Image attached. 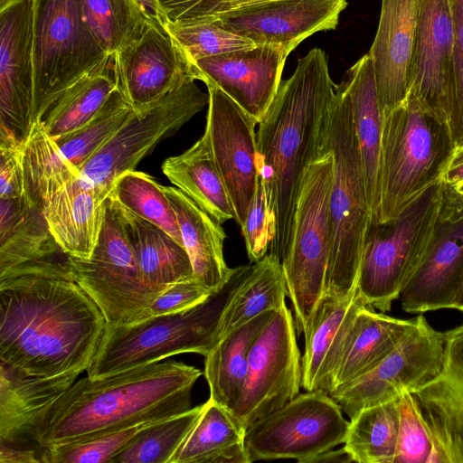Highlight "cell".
I'll use <instances>...</instances> for the list:
<instances>
[{
    "label": "cell",
    "instance_id": "cell-1",
    "mask_svg": "<svg viewBox=\"0 0 463 463\" xmlns=\"http://www.w3.org/2000/svg\"><path fill=\"white\" fill-rule=\"evenodd\" d=\"M0 362L29 375L82 373L107 322L74 281L46 276L0 280Z\"/></svg>",
    "mask_w": 463,
    "mask_h": 463
},
{
    "label": "cell",
    "instance_id": "cell-2",
    "mask_svg": "<svg viewBox=\"0 0 463 463\" xmlns=\"http://www.w3.org/2000/svg\"><path fill=\"white\" fill-rule=\"evenodd\" d=\"M326 53L312 49L280 82L258 124L260 178L273 223L270 254L280 260L288 249L296 204L307 167L326 150V131L335 93Z\"/></svg>",
    "mask_w": 463,
    "mask_h": 463
},
{
    "label": "cell",
    "instance_id": "cell-3",
    "mask_svg": "<svg viewBox=\"0 0 463 463\" xmlns=\"http://www.w3.org/2000/svg\"><path fill=\"white\" fill-rule=\"evenodd\" d=\"M201 374L182 362L160 361L81 378L53 403L31 438L42 449L174 417L192 408V389Z\"/></svg>",
    "mask_w": 463,
    "mask_h": 463
},
{
    "label": "cell",
    "instance_id": "cell-4",
    "mask_svg": "<svg viewBox=\"0 0 463 463\" xmlns=\"http://www.w3.org/2000/svg\"><path fill=\"white\" fill-rule=\"evenodd\" d=\"M326 144L334 158L329 203L331 250L326 294L345 298L357 289L363 251L373 215L350 96L344 81L335 87Z\"/></svg>",
    "mask_w": 463,
    "mask_h": 463
},
{
    "label": "cell",
    "instance_id": "cell-5",
    "mask_svg": "<svg viewBox=\"0 0 463 463\" xmlns=\"http://www.w3.org/2000/svg\"><path fill=\"white\" fill-rule=\"evenodd\" d=\"M249 268L237 267L222 288L185 310L107 326L87 376L101 378L183 353L205 356L219 341L224 308Z\"/></svg>",
    "mask_w": 463,
    "mask_h": 463
},
{
    "label": "cell",
    "instance_id": "cell-6",
    "mask_svg": "<svg viewBox=\"0 0 463 463\" xmlns=\"http://www.w3.org/2000/svg\"><path fill=\"white\" fill-rule=\"evenodd\" d=\"M455 149L449 123L410 91L403 103L383 116L380 204L373 223L393 219L439 182Z\"/></svg>",
    "mask_w": 463,
    "mask_h": 463
},
{
    "label": "cell",
    "instance_id": "cell-7",
    "mask_svg": "<svg viewBox=\"0 0 463 463\" xmlns=\"http://www.w3.org/2000/svg\"><path fill=\"white\" fill-rule=\"evenodd\" d=\"M333 171V154L326 144V150L304 173L290 243L281 260L298 335L304 333L326 294L331 250L329 203Z\"/></svg>",
    "mask_w": 463,
    "mask_h": 463
},
{
    "label": "cell",
    "instance_id": "cell-8",
    "mask_svg": "<svg viewBox=\"0 0 463 463\" xmlns=\"http://www.w3.org/2000/svg\"><path fill=\"white\" fill-rule=\"evenodd\" d=\"M441 192L439 181L393 219L371 225L357 280V291L366 305L385 313L400 298L432 237L439 215Z\"/></svg>",
    "mask_w": 463,
    "mask_h": 463
},
{
    "label": "cell",
    "instance_id": "cell-9",
    "mask_svg": "<svg viewBox=\"0 0 463 463\" xmlns=\"http://www.w3.org/2000/svg\"><path fill=\"white\" fill-rule=\"evenodd\" d=\"M109 54L90 30L80 0H33V123Z\"/></svg>",
    "mask_w": 463,
    "mask_h": 463
},
{
    "label": "cell",
    "instance_id": "cell-10",
    "mask_svg": "<svg viewBox=\"0 0 463 463\" xmlns=\"http://www.w3.org/2000/svg\"><path fill=\"white\" fill-rule=\"evenodd\" d=\"M68 264L74 282L97 304L107 326H127L149 317L160 293L146 282L116 204L109 196L91 256H68Z\"/></svg>",
    "mask_w": 463,
    "mask_h": 463
},
{
    "label": "cell",
    "instance_id": "cell-11",
    "mask_svg": "<svg viewBox=\"0 0 463 463\" xmlns=\"http://www.w3.org/2000/svg\"><path fill=\"white\" fill-rule=\"evenodd\" d=\"M195 80L189 77L158 100L133 110L120 128L79 170L80 176L109 194L120 175L135 170L156 145L208 105L209 95Z\"/></svg>",
    "mask_w": 463,
    "mask_h": 463
},
{
    "label": "cell",
    "instance_id": "cell-12",
    "mask_svg": "<svg viewBox=\"0 0 463 463\" xmlns=\"http://www.w3.org/2000/svg\"><path fill=\"white\" fill-rule=\"evenodd\" d=\"M348 422L329 393H298L252 423L246 430L244 447L250 463L288 458L308 463L318 454L345 442Z\"/></svg>",
    "mask_w": 463,
    "mask_h": 463
},
{
    "label": "cell",
    "instance_id": "cell-13",
    "mask_svg": "<svg viewBox=\"0 0 463 463\" xmlns=\"http://www.w3.org/2000/svg\"><path fill=\"white\" fill-rule=\"evenodd\" d=\"M296 335L292 312L284 305L253 342L246 383L232 411L246 430L299 393L302 366Z\"/></svg>",
    "mask_w": 463,
    "mask_h": 463
},
{
    "label": "cell",
    "instance_id": "cell-14",
    "mask_svg": "<svg viewBox=\"0 0 463 463\" xmlns=\"http://www.w3.org/2000/svg\"><path fill=\"white\" fill-rule=\"evenodd\" d=\"M404 338L374 367L329 395L352 418L361 409L413 392L439 373L444 354L443 332L422 314Z\"/></svg>",
    "mask_w": 463,
    "mask_h": 463
},
{
    "label": "cell",
    "instance_id": "cell-15",
    "mask_svg": "<svg viewBox=\"0 0 463 463\" xmlns=\"http://www.w3.org/2000/svg\"><path fill=\"white\" fill-rule=\"evenodd\" d=\"M206 86L204 134L230 194L235 222L241 227L260 181L258 123L222 90Z\"/></svg>",
    "mask_w": 463,
    "mask_h": 463
},
{
    "label": "cell",
    "instance_id": "cell-16",
    "mask_svg": "<svg viewBox=\"0 0 463 463\" xmlns=\"http://www.w3.org/2000/svg\"><path fill=\"white\" fill-rule=\"evenodd\" d=\"M345 0H243L213 16L224 29L256 45L280 44L295 49L311 34L333 30Z\"/></svg>",
    "mask_w": 463,
    "mask_h": 463
},
{
    "label": "cell",
    "instance_id": "cell-17",
    "mask_svg": "<svg viewBox=\"0 0 463 463\" xmlns=\"http://www.w3.org/2000/svg\"><path fill=\"white\" fill-rule=\"evenodd\" d=\"M33 90V0H0V127L23 139Z\"/></svg>",
    "mask_w": 463,
    "mask_h": 463
},
{
    "label": "cell",
    "instance_id": "cell-18",
    "mask_svg": "<svg viewBox=\"0 0 463 463\" xmlns=\"http://www.w3.org/2000/svg\"><path fill=\"white\" fill-rule=\"evenodd\" d=\"M119 88L134 110L158 100L200 74L166 28L153 21L116 53Z\"/></svg>",
    "mask_w": 463,
    "mask_h": 463
},
{
    "label": "cell",
    "instance_id": "cell-19",
    "mask_svg": "<svg viewBox=\"0 0 463 463\" xmlns=\"http://www.w3.org/2000/svg\"><path fill=\"white\" fill-rule=\"evenodd\" d=\"M291 47L266 43L197 60L200 80L222 90L258 124L265 117L281 82Z\"/></svg>",
    "mask_w": 463,
    "mask_h": 463
},
{
    "label": "cell",
    "instance_id": "cell-20",
    "mask_svg": "<svg viewBox=\"0 0 463 463\" xmlns=\"http://www.w3.org/2000/svg\"><path fill=\"white\" fill-rule=\"evenodd\" d=\"M53 239L43 213L27 194L0 198V280L46 276L74 281L68 257ZM65 254V253H64Z\"/></svg>",
    "mask_w": 463,
    "mask_h": 463
},
{
    "label": "cell",
    "instance_id": "cell-21",
    "mask_svg": "<svg viewBox=\"0 0 463 463\" xmlns=\"http://www.w3.org/2000/svg\"><path fill=\"white\" fill-rule=\"evenodd\" d=\"M454 43L451 0H417L410 91L426 109L448 123Z\"/></svg>",
    "mask_w": 463,
    "mask_h": 463
},
{
    "label": "cell",
    "instance_id": "cell-22",
    "mask_svg": "<svg viewBox=\"0 0 463 463\" xmlns=\"http://www.w3.org/2000/svg\"><path fill=\"white\" fill-rule=\"evenodd\" d=\"M443 335L439 373L411 393L430 431L438 463H463V324Z\"/></svg>",
    "mask_w": 463,
    "mask_h": 463
},
{
    "label": "cell",
    "instance_id": "cell-23",
    "mask_svg": "<svg viewBox=\"0 0 463 463\" xmlns=\"http://www.w3.org/2000/svg\"><path fill=\"white\" fill-rule=\"evenodd\" d=\"M417 0H382L377 32L368 52L383 116L407 99L411 87Z\"/></svg>",
    "mask_w": 463,
    "mask_h": 463
},
{
    "label": "cell",
    "instance_id": "cell-24",
    "mask_svg": "<svg viewBox=\"0 0 463 463\" xmlns=\"http://www.w3.org/2000/svg\"><path fill=\"white\" fill-rule=\"evenodd\" d=\"M463 276V217L438 219L430 243L399 299L410 314L450 308Z\"/></svg>",
    "mask_w": 463,
    "mask_h": 463
},
{
    "label": "cell",
    "instance_id": "cell-25",
    "mask_svg": "<svg viewBox=\"0 0 463 463\" xmlns=\"http://www.w3.org/2000/svg\"><path fill=\"white\" fill-rule=\"evenodd\" d=\"M366 304L356 290L345 298L325 294L303 333L302 387L329 393L331 378L358 311Z\"/></svg>",
    "mask_w": 463,
    "mask_h": 463
},
{
    "label": "cell",
    "instance_id": "cell-26",
    "mask_svg": "<svg viewBox=\"0 0 463 463\" xmlns=\"http://www.w3.org/2000/svg\"><path fill=\"white\" fill-rule=\"evenodd\" d=\"M108 196L79 175L45 203L43 213L48 228L67 256H91L101 231Z\"/></svg>",
    "mask_w": 463,
    "mask_h": 463
},
{
    "label": "cell",
    "instance_id": "cell-27",
    "mask_svg": "<svg viewBox=\"0 0 463 463\" xmlns=\"http://www.w3.org/2000/svg\"><path fill=\"white\" fill-rule=\"evenodd\" d=\"M79 375L33 376L0 362V441L19 445L25 437L31 438Z\"/></svg>",
    "mask_w": 463,
    "mask_h": 463
},
{
    "label": "cell",
    "instance_id": "cell-28",
    "mask_svg": "<svg viewBox=\"0 0 463 463\" xmlns=\"http://www.w3.org/2000/svg\"><path fill=\"white\" fill-rule=\"evenodd\" d=\"M164 191L175 213L194 277L212 291L219 290L236 270L224 260L227 235L222 224L177 187L164 186Z\"/></svg>",
    "mask_w": 463,
    "mask_h": 463
},
{
    "label": "cell",
    "instance_id": "cell-29",
    "mask_svg": "<svg viewBox=\"0 0 463 463\" xmlns=\"http://www.w3.org/2000/svg\"><path fill=\"white\" fill-rule=\"evenodd\" d=\"M345 84L351 103L365 175L368 201L375 222L380 204V159L383 114L380 106L373 61L368 53L347 71Z\"/></svg>",
    "mask_w": 463,
    "mask_h": 463
},
{
    "label": "cell",
    "instance_id": "cell-30",
    "mask_svg": "<svg viewBox=\"0 0 463 463\" xmlns=\"http://www.w3.org/2000/svg\"><path fill=\"white\" fill-rule=\"evenodd\" d=\"M374 309L365 305L356 314L334 370L329 393L374 367L414 326V318H396Z\"/></svg>",
    "mask_w": 463,
    "mask_h": 463
},
{
    "label": "cell",
    "instance_id": "cell-31",
    "mask_svg": "<svg viewBox=\"0 0 463 463\" xmlns=\"http://www.w3.org/2000/svg\"><path fill=\"white\" fill-rule=\"evenodd\" d=\"M110 198V197H109ZM146 282L161 293L194 276L184 247L166 232L113 201Z\"/></svg>",
    "mask_w": 463,
    "mask_h": 463
},
{
    "label": "cell",
    "instance_id": "cell-32",
    "mask_svg": "<svg viewBox=\"0 0 463 463\" xmlns=\"http://www.w3.org/2000/svg\"><path fill=\"white\" fill-rule=\"evenodd\" d=\"M162 171L173 184L218 222L235 220L230 194L204 133L184 153L166 158Z\"/></svg>",
    "mask_w": 463,
    "mask_h": 463
},
{
    "label": "cell",
    "instance_id": "cell-33",
    "mask_svg": "<svg viewBox=\"0 0 463 463\" xmlns=\"http://www.w3.org/2000/svg\"><path fill=\"white\" fill-rule=\"evenodd\" d=\"M274 311L264 312L220 339L205 355L210 398L232 411L244 388L249 352Z\"/></svg>",
    "mask_w": 463,
    "mask_h": 463
},
{
    "label": "cell",
    "instance_id": "cell-34",
    "mask_svg": "<svg viewBox=\"0 0 463 463\" xmlns=\"http://www.w3.org/2000/svg\"><path fill=\"white\" fill-rule=\"evenodd\" d=\"M119 78L116 53L70 86L43 118L48 134L56 138L74 131L92 119L118 89Z\"/></svg>",
    "mask_w": 463,
    "mask_h": 463
},
{
    "label": "cell",
    "instance_id": "cell-35",
    "mask_svg": "<svg viewBox=\"0 0 463 463\" xmlns=\"http://www.w3.org/2000/svg\"><path fill=\"white\" fill-rule=\"evenodd\" d=\"M288 288L281 260L267 253L250 266L229 299L220 324L219 340L255 317L286 305Z\"/></svg>",
    "mask_w": 463,
    "mask_h": 463
},
{
    "label": "cell",
    "instance_id": "cell-36",
    "mask_svg": "<svg viewBox=\"0 0 463 463\" xmlns=\"http://www.w3.org/2000/svg\"><path fill=\"white\" fill-rule=\"evenodd\" d=\"M399 397L363 408L350 418L344 448L353 462L393 463L400 424Z\"/></svg>",
    "mask_w": 463,
    "mask_h": 463
},
{
    "label": "cell",
    "instance_id": "cell-37",
    "mask_svg": "<svg viewBox=\"0 0 463 463\" xmlns=\"http://www.w3.org/2000/svg\"><path fill=\"white\" fill-rule=\"evenodd\" d=\"M26 194L42 210L45 203L80 171L61 153L43 122L33 123L24 139Z\"/></svg>",
    "mask_w": 463,
    "mask_h": 463
},
{
    "label": "cell",
    "instance_id": "cell-38",
    "mask_svg": "<svg viewBox=\"0 0 463 463\" xmlns=\"http://www.w3.org/2000/svg\"><path fill=\"white\" fill-rule=\"evenodd\" d=\"M245 432L232 411L209 398L169 463H215L225 450L244 443Z\"/></svg>",
    "mask_w": 463,
    "mask_h": 463
},
{
    "label": "cell",
    "instance_id": "cell-39",
    "mask_svg": "<svg viewBox=\"0 0 463 463\" xmlns=\"http://www.w3.org/2000/svg\"><path fill=\"white\" fill-rule=\"evenodd\" d=\"M109 197L161 228L184 246L177 218L164 186L149 175L137 170L123 173L112 184Z\"/></svg>",
    "mask_w": 463,
    "mask_h": 463
},
{
    "label": "cell",
    "instance_id": "cell-40",
    "mask_svg": "<svg viewBox=\"0 0 463 463\" xmlns=\"http://www.w3.org/2000/svg\"><path fill=\"white\" fill-rule=\"evenodd\" d=\"M203 409L201 404L143 429L109 463H169Z\"/></svg>",
    "mask_w": 463,
    "mask_h": 463
},
{
    "label": "cell",
    "instance_id": "cell-41",
    "mask_svg": "<svg viewBox=\"0 0 463 463\" xmlns=\"http://www.w3.org/2000/svg\"><path fill=\"white\" fill-rule=\"evenodd\" d=\"M133 110L118 85L92 119L54 140L62 156L80 170L120 128Z\"/></svg>",
    "mask_w": 463,
    "mask_h": 463
},
{
    "label": "cell",
    "instance_id": "cell-42",
    "mask_svg": "<svg viewBox=\"0 0 463 463\" xmlns=\"http://www.w3.org/2000/svg\"><path fill=\"white\" fill-rule=\"evenodd\" d=\"M80 3L90 30L108 53L118 52L152 21L136 0H80Z\"/></svg>",
    "mask_w": 463,
    "mask_h": 463
},
{
    "label": "cell",
    "instance_id": "cell-43",
    "mask_svg": "<svg viewBox=\"0 0 463 463\" xmlns=\"http://www.w3.org/2000/svg\"><path fill=\"white\" fill-rule=\"evenodd\" d=\"M164 26L193 65L203 58L256 45L250 40L224 29L213 16L183 23H165Z\"/></svg>",
    "mask_w": 463,
    "mask_h": 463
},
{
    "label": "cell",
    "instance_id": "cell-44",
    "mask_svg": "<svg viewBox=\"0 0 463 463\" xmlns=\"http://www.w3.org/2000/svg\"><path fill=\"white\" fill-rule=\"evenodd\" d=\"M157 421L145 420L84 441L42 449L40 458L44 463H109L138 432Z\"/></svg>",
    "mask_w": 463,
    "mask_h": 463
},
{
    "label": "cell",
    "instance_id": "cell-45",
    "mask_svg": "<svg viewBox=\"0 0 463 463\" xmlns=\"http://www.w3.org/2000/svg\"><path fill=\"white\" fill-rule=\"evenodd\" d=\"M400 424L393 463H438L430 431L410 392L399 397Z\"/></svg>",
    "mask_w": 463,
    "mask_h": 463
},
{
    "label": "cell",
    "instance_id": "cell-46",
    "mask_svg": "<svg viewBox=\"0 0 463 463\" xmlns=\"http://www.w3.org/2000/svg\"><path fill=\"white\" fill-rule=\"evenodd\" d=\"M241 229L248 258L255 263L268 253L273 237V223L268 209L266 190L260 178Z\"/></svg>",
    "mask_w": 463,
    "mask_h": 463
},
{
    "label": "cell",
    "instance_id": "cell-47",
    "mask_svg": "<svg viewBox=\"0 0 463 463\" xmlns=\"http://www.w3.org/2000/svg\"><path fill=\"white\" fill-rule=\"evenodd\" d=\"M455 43L451 72L449 126L456 147L463 145V0H451Z\"/></svg>",
    "mask_w": 463,
    "mask_h": 463
},
{
    "label": "cell",
    "instance_id": "cell-48",
    "mask_svg": "<svg viewBox=\"0 0 463 463\" xmlns=\"http://www.w3.org/2000/svg\"><path fill=\"white\" fill-rule=\"evenodd\" d=\"M25 194L24 139L0 127V198H16Z\"/></svg>",
    "mask_w": 463,
    "mask_h": 463
},
{
    "label": "cell",
    "instance_id": "cell-49",
    "mask_svg": "<svg viewBox=\"0 0 463 463\" xmlns=\"http://www.w3.org/2000/svg\"><path fill=\"white\" fill-rule=\"evenodd\" d=\"M213 292L194 276L168 286L151 306L149 317L176 313L202 302Z\"/></svg>",
    "mask_w": 463,
    "mask_h": 463
},
{
    "label": "cell",
    "instance_id": "cell-50",
    "mask_svg": "<svg viewBox=\"0 0 463 463\" xmlns=\"http://www.w3.org/2000/svg\"><path fill=\"white\" fill-rule=\"evenodd\" d=\"M243 0H156L164 24L188 22L216 16Z\"/></svg>",
    "mask_w": 463,
    "mask_h": 463
},
{
    "label": "cell",
    "instance_id": "cell-51",
    "mask_svg": "<svg viewBox=\"0 0 463 463\" xmlns=\"http://www.w3.org/2000/svg\"><path fill=\"white\" fill-rule=\"evenodd\" d=\"M463 217V184L457 188L442 185L439 218L455 221Z\"/></svg>",
    "mask_w": 463,
    "mask_h": 463
},
{
    "label": "cell",
    "instance_id": "cell-52",
    "mask_svg": "<svg viewBox=\"0 0 463 463\" xmlns=\"http://www.w3.org/2000/svg\"><path fill=\"white\" fill-rule=\"evenodd\" d=\"M36 450L0 441V463H40Z\"/></svg>",
    "mask_w": 463,
    "mask_h": 463
},
{
    "label": "cell",
    "instance_id": "cell-53",
    "mask_svg": "<svg viewBox=\"0 0 463 463\" xmlns=\"http://www.w3.org/2000/svg\"><path fill=\"white\" fill-rule=\"evenodd\" d=\"M440 182L449 188H457L463 184V145L456 147Z\"/></svg>",
    "mask_w": 463,
    "mask_h": 463
},
{
    "label": "cell",
    "instance_id": "cell-54",
    "mask_svg": "<svg viewBox=\"0 0 463 463\" xmlns=\"http://www.w3.org/2000/svg\"><path fill=\"white\" fill-rule=\"evenodd\" d=\"M324 462H342V463H347V462H353L351 457L347 453V451L345 449V448H341L339 449H328L326 451H324L312 459L309 460L308 463H324Z\"/></svg>",
    "mask_w": 463,
    "mask_h": 463
},
{
    "label": "cell",
    "instance_id": "cell-55",
    "mask_svg": "<svg viewBox=\"0 0 463 463\" xmlns=\"http://www.w3.org/2000/svg\"><path fill=\"white\" fill-rule=\"evenodd\" d=\"M141 6L146 16L157 23L164 25L163 17L159 10L156 0H136Z\"/></svg>",
    "mask_w": 463,
    "mask_h": 463
},
{
    "label": "cell",
    "instance_id": "cell-56",
    "mask_svg": "<svg viewBox=\"0 0 463 463\" xmlns=\"http://www.w3.org/2000/svg\"><path fill=\"white\" fill-rule=\"evenodd\" d=\"M450 308H454L460 312H463V276L459 288L451 303Z\"/></svg>",
    "mask_w": 463,
    "mask_h": 463
}]
</instances>
